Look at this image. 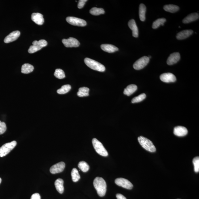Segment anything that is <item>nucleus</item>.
<instances>
[{
	"instance_id": "nucleus-18",
	"label": "nucleus",
	"mask_w": 199,
	"mask_h": 199,
	"mask_svg": "<svg viewBox=\"0 0 199 199\" xmlns=\"http://www.w3.org/2000/svg\"><path fill=\"white\" fill-rule=\"evenodd\" d=\"M101 48L104 51L109 53H113L118 51V48L111 44H103L101 46Z\"/></svg>"
},
{
	"instance_id": "nucleus-7",
	"label": "nucleus",
	"mask_w": 199,
	"mask_h": 199,
	"mask_svg": "<svg viewBox=\"0 0 199 199\" xmlns=\"http://www.w3.org/2000/svg\"><path fill=\"white\" fill-rule=\"evenodd\" d=\"M66 21L69 24L73 26L84 27L87 24L86 21L74 17H68L66 18Z\"/></svg>"
},
{
	"instance_id": "nucleus-22",
	"label": "nucleus",
	"mask_w": 199,
	"mask_h": 199,
	"mask_svg": "<svg viewBox=\"0 0 199 199\" xmlns=\"http://www.w3.org/2000/svg\"><path fill=\"white\" fill-rule=\"evenodd\" d=\"M146 6L143 4L141 3L139 7V16L140 19L142 22L145 20V13L146 12Z\"/></svg>"
},
{
	"instance_id": "nucleus-27",
	"label": "nucleus",
	"mask_w": 199,
	"mask_h": 199,
	"mask_svg": "<svg viewBox=\"0 0 199 199\" xmlns=\"http://www.w3.org/2000/svg\"><path fill=\"white\" fill-rule=\"evenodd\" d=\"M90 13L93 15L98 16L99 15L105 14V11L103 8L94 7L90 10Z\"/></svg>"
},
{
	"instance_id": "nucleus-23",
	"label": "nucleus",
	"mask_w": 199,
	"mask_h": 199,
	"mask_svg": "<svg viewBox=\"0 0 199 199\" xmlns=\"http://www.w3.org/2000/svg\"><path fill=\"white\" fill-rule=\"evenodd\" d=\"M34 69V67L32 65L29 63H25L22 66L21 72L23 73L28 74L32 72Z\"/></svg>"
},
{
	"instance_id": "nucleus-28",
	"label": "nucleus",
	"mask_w": 199,
	"mask_h": 199,
	"mask_svg": "<svg viewBox=\"0 0 199 199\" xmlns=\"http://www.w3.org/2000/svg\"><path fill=\"white\" fill-rule=\"evenodd\" d=\"M71 86L69 84H66L61 87V88L57 91V92L59 94H65L68 93L71 89Z\"/></svg>"
},
{
	"instance_id": "nucleus-8",
	"label": "nucleus",
	"mask_w": 199,
	"mask_h": 199,
	"mask_svg": "<svg viewBox=\"0 0 199 199\" xmlns=\"http://www.w3.org/2000/svg\"><path fill=\"white\" fill-rule=\"evenodd\" d=\"M115 182L117 185L127 189H132L133 187V185L131 182L128 180L122 178H119L116 179Z\"/></svg>"
},
{
	"instance_id": "nucleus-34",
	"label": "nucleus",
	"mask_w": 199,
	"mask_h": 199,
	"mask_svg": "<svg viewBox=\"0 0 199 199\" xmlns=\"http://www.w3.org/2000/svg\"><path fill=\"white\" fill-rule=\"evenodd\" d=\"M192 162L194 166L195 172L198 173L199 171V157L198 156L194 158Z\"/></svg>"
},
{
	"instance_id": "nucleus-2",
	"label": "nucleus",
	"mask_w": 199,
	"mask_h": 199,
	"mask_svg": "<svg viewBox=\"0 0 199 199\" xmlns=\"http://www.w3.org/2000/svg\"><path fill=\"white\" fill-rule=\"evenodd\" d=\"M84 63L87 66L94 70L99 72L105 71V67L103 65L92 59L86 58L84 59Z\"/></svg>"
},
{
	"instance_id": "nucleus-37",
	"label": "nucleus",
	"mask_w": 199,
	"mask_h": 199,
	"mask_svg": "<svg viewBox=\"0 0 199 199\" xmlns=\"http://www.w3.org/2000/svg\"><path fill=\"white\" fill-rule=\"evenodd\" d=\"M87 0H79V2H78V7L79 9H82L84 5L86 2H87Z\"/></svg>"
},
{
	"instance_id": "nucleus-19",
	"label": "nucleus",
	"mask_w": 199,
	"mask_h": 199,
	"mask_svg": "<svg viewBox=\"0 0 199 199\" xmlns=\"http://www.w3.org/2000/svg\"><path fill=\"white\" fill-rule=\"evenodd\" d=\"M199 18V14L197 13L190 14L184 19L183 22L185 24L190 23L198 20Z\"/></svg>"
},
{
	"instance_id": "nucleus-6",
	"label": "nucleus",
	"mask_w": 199,
	"mask_h": 199,
	"mask_svg": "<svg viewBox=\"0 0 199 199\" xmlns=\"http://www.w3.org/2000/svg\"><path fill=\"white\" fill-rule=\"evenodd\" d=\"M149 59L148 57L144 56L141 57L135 62L133 67L134 69L139 70L144 68L149 62Z\"/></svg>"
},
{
	"instance_id": "nucleus-30",
	"label": "nucleus",
	"mask_w": 199,
	"mask_h": 199,
	"mask_svg": "<svg viewBox=\"0 0 199 199\" xmlns=\"http://www.w3.org/2000/svg\"><path fill=\"white\" fill-rule=\"evenodd\" d=\"M79 168L83 172H86L89 169V166L86 162L84 161L80 162L78 165Z\"/></svg>"
},
{
	"instance_id": "nucleus-16",
	"label": "nucleus",
	"mask_w": 199,
	"mask_h": 199,
	"mask_svg": "<svg viewBox=\"0 0 199 199\" xmlns=\"http://www.w3.org/2000/svg\"><path fill=\"white\" fill-rule=\"evenodd\" d=\"M128 25L130 28L132 30L133 36L136 38L138 37V30L135 20L132 19L129 21Z\"/></svg>"
},
{
	"instance_id": "nucleus-4",
	"label": "nucleus",
	"mask_w": 199,
	"mask_h": 199,
	"mask_svg": "<svg viewBox=\"0 0 199 199\" xmlns=\"http://www.w3.org/2000/svg\"><path fill=\"white\" fill-rule=\"evenodd\" d=\"M92 143L95 151L97 153L103 156H107L108 153L102 143L96 138L92 140Z\"/></svg>"
},
{
	"instance_id": "nucleus-26",
	"label": "nucleus",
	"mask_w": 199,
	"mask_h": 199,
	"mask_svg": "<svg viewBox=\"0 0 199 199\" xmlns=\"http://www.w3.org/2000/svg\"><path fill=\"white\" fill-rule=\"evenodd\" d=\"M166 22V19L164 18L158 19L153 22L152 26V28L156 29L158 28L160 25L164 26V23Z\"/></svg>"
},
{
	"instance_id": "nucleus-17",
	"label": "nucleus",
	"mask_w": 199,
	"mask_h": 199,
	"mask_svg": "<svg viewBox=\"0 0 199 199\" xmlns=\"http://www.w3.org/2000/svg\"><path fill=\"white\" fill-rule=\"evenodd\" d=\"M193 33V31L191 30L182 31L177 34L176 38L179 40L185 39L192 35Z\"/></svg>"
},
{
	"instance_id": "nucleus-40",
	"label": "nucleus",
	"mask_w": 199,
	"mask_h": 199,
	"mask_svg": "<svg viewBox=\"0 0 199 199\" xmlns=\"http://www.w3.org/2000/svg\"><path fill=\"white\" fill-rule=\"evenodd\" d=\"M1 181H2V179L1 178H0V184H1Z\"/></svg>"
},
{
	"instance_id": "nucleus-39",
	"label": "nucleus",
	"mask_w": 199,
	"mask_h": 199,
	"mask_svg": "<svg viewBox=\"0 0 199 199\" xmlns=\"http://www.w3.org/2000/svg\"><path fill=\"white\" fill-rule=\"evenodd\" d=\"M116 197L117 199H127L125 196L120 194H118L116 195Z\"/></svg>"
},
{
	"instance_id": "nucleus-25",
	"label": "nucleus",
	"mask_w": 199,
	"mask_h": 199,
	"mask_svg": "<svg viewBox=\"0 0 199 199\" xmlns=\"http://www.w3.org/2000/svg\"><path fill=\"white\" fill-rule=\"evenodd\" d=\"M89 89L88 88L85 87L80 88L79 89V91L77 93V95L80 97L88 96H89Z\"/></svg>"
},
{
	"instance_id": "nucleus-11",
	"label": "nucleus",
	"mask_w": 199,
	"mask_h": 199,
	"mask_svg": "<svg viewBox=\"0 0 199 199\" xmlns=\"http://www.w3.org/2000/svg\"><path fill=\"white\" fill-rule=\"evenodd\" d=\"M160 78L162 82L165 83L174 82L176 80L175 75L171 73H163L160 76Z\"/></svg>"
},
{
	"instance_id": "nucleus-12",
	"label": "nucleus",
	"mask_w": 199,
	"mask_h": 199,
	"mask_svg": "<svg viewBox=\"0 0 199 199\" xmlns=\"http://www.w3.org/2000/svg\"><path fill=\"white\" fill-rule=\"evenodd\" d=\"M20 35V33L19 31H15L12 32L5 37L4 41L6 43H11L17 39L19 37Z\"/></svg>"
},
{
	"instance_id": "nucleus-31",
	"label": "nucleus",
	"mask_w": 199,
	"mask_h": 199,
	"mask_svg": "<svg viewBox=\"0 0 199 199\" xmlns=\"http://www.w3.org/2000/svg\"><path fill=\"white\" fill-rule=\"evenodd\" d=\"M54 75L55 77L59 79H62L65 77L64 72L60 69H56Z\"/></svg>"
},
{
	"instance_id": "nucleus-3",
	"label": "nucleus",
	"mask_w": 199,
	"mask_h": 199,
	"mask_svg": "<svg viewBox=\"0 0 199 199\" xmlns=\"http://www.w3.org/2000/svg\"><path fill=\"white\" fill-rule=\"evenodd\" d=\"M140 144L143 148L148 151L154 152L156 151V148L152 142L146 137L140 136L138 137Z\"/></svg>"
},
{
	"instance_id": "nucleus-13",
	"label": "nucleus",
	"mask_w": 199,
	"mask_h": 199,
	"mask_svg": "<svg viewBox=\"0 0 199 199\" xmlns=\"http://www.w3.org/2000/svg\"><path fill=\"white\" fill-rule=\"evenodd\" d=\"M180 59V55L179 52H174L170 55L167 60V63L168 65H171L175 64Z\"/></svg>"
},
{
	"instance_id": "nucleus-38",
	"label": "nucleus",
	"mask_w": 199,
	"mask_h": 199,
	"mask_svg": "<svg viewBox=\"0 0 199 199\" xmlns=\"http://www.w3.org/2000/svg\"><path fill=\"white\" fill-rule=\"evenodd\" d=\"M30 199H41V196L39 193H35L32 195Z\"/></svg>"
},
{
	"instance_id": "nucleus-15",
	"label": "nucleus",
	"mask_w": 199,
	"mask_h": 199,
	"mask_svg": "<svg viewBox=\"0 0 199 199\" xmlns=\"http://www.w3.org/2000/svg\"><path fill=\"white\" fill-rule=\"evenodd\" d=\"M31 19L36 24L39 25H42L44 24V20L43 16L39 13H34L31 15Z\"/></svg>"
},
{
	"instance_id": "nucleus-21",
	"label": "nucleus",
	"mask_w": 199,
	"mask_h": 199,
	"mask_svg": "<svg viewBox=\"0 0 199 199\" xmlns=\"http://www.w3.org/2000/svg\"><path fill=\"white\" fill-rule=\"evenodd\" d=\"M137 89V86L134 84H131L128 85L125 89L124 94L127 96H130Z\"/></svg>"
},
{
	"instance_id": "nucleus-32",
	"label": "nucleus",
	"mask_w": 199,
	"mask_h": 199,
	"mask_svg": "<svg viewBox=\"0 0 199 199\" xmlns=\"http://www.w3.org/2000/svg\"><path fill=\"white\" fill-rule=\"evenodd\" d=\"M146 95L145 94H142L136 97H135L132 100L133 103L141 102L146 98Z\"/></svg>"
},
{
	"instance_id": "nucleus-9",
	"label": "nucleus",
	"mask_w": 199,
	"mask_h": 199,
	"mask_svg": "<svg viewBox=\"0 0 199 199\" xmlns=\"http://www.w3.org/2000/svg\"><path fill=\"white\" fill-rule=\"evenodd\" d=\"M62 42L66 47H77L80 45V43L77 39L70 37L67 39H63Z\"/></svg>"
},
{
	"instance_id": "nucleus-5",
	"label": "nucleus",
	"mask_w": 199,
	"mask_h": 199,
	"mask_svg": "<svg viewBox=\"0 0 199 199\" xmlns=\"http://www.w3.org/2000/svg\"><path fill=\"white\" fill-rule=\"evenodd\" d=\"M17 145L16 141H13L11 142L5 144L0 148V157H3L11 152Z\"/></svg>"
},
{
	"instance_id": "nucleus-20",
	"label": "nucleus",
	"mask_w": 199,
	"mask_h": 199,
	"mask_svg": "<svg viewBox=\"0 0 199 199\" xmlns=\"http://www.w3.org/2000/svg\"><path fill=\"white\" fill-rule=\"evenodd\" d=\"M63 180L61 179H57L55 182V186L56 189L59 193L62 194L64 192V187H63Z\"/></svg>"
},
{
	"instance_id": "nucleus-41",
	"label": "nucleus",
	"mask_w": 199,
	"mask_h": 199,
	"mask_svg": "<svg viewBox=\"0 0 199 199\" xmlns=\"http://www.w3.org/2000/svg\"></svg>"
},
{
	"instance_id": "nucleus-36",
	"label": "nucleus",
	"mask_w": 199,
	"mask_h": 199,
	"mask_svg": "<svg viewBox=\"0 0 199 199\" xmlns=\"http://www.w3.org/2000/svg\"><path fill=\"white\" fill-rule=\"evenodd\" d=\"M7 128L5 122H1L0 121V135L3 134L5 133Z\"/></svg>"
},
{
	"instance_id": "nucleus-24",
	"label": "nucleus",
	"mask_w": 199,
	"mask_h": 199,
	"mask_svg": "<svg viewBox=\"0 0 199 199\" xmlns=\"http://www.w3.org/2000/svg\"><path fill=\"white\" fill-rule=\"evenodd\" d=\"M164 9L166 11L174 13L178 11L179 10V7L177 5H165Z\"/></svg>"
},
{
	"instance_id": "nucleus-35",
	"label": "nucleus",
	"mask_w": 199,
	"mask_h": 199,
	"mask_svg": "<svg viewBox=\"0 0 199 199\" xmlns=\"http://www.w3.org/2000/svg\"><path fill=\"white\" fill-rule=\"evenodd\" d=\"M42 48L38 45L31 46L30 47L28 50L29 53L33 54L34 53L37 52L38 51L41 50Z\"/></svg>"
},
{
	"instance_id": "nucleus-33",
	"label": "nucleus",
	"mask_w": 199,
	"mask_h": 199,
	"mask_svg": "<svg viewBox=\"0 0 199 199\" xmlns=\"http://www.w3.org/2000/svg\"><path fill=\"white\" fill-rule=\"evenodd\" d=\"M47 42L44 40H41L39 41H35L33 42V45H38L43 48L47 45Z\"/></svg>"
},
{
	"instance_id": "nucleus-10",
	"label": "nucleus",
	"mask_w": 199,
	"mask_h": 199,
	"mask_svg": "<svg viewBox=\"0 0 199 199\" xmlns=\"http://www.w3.org/2000/svg\"><path fill=\"white\" fill-rule=\"evenodd\" d=\"M65 166V164L63 162H61L57 163L50 168V172L53 174L62 172L64 170Z\"/></svg>"
},
{
	"instance_id": "nucleus-1",
	"label": "nucleus",
	"mask_w": 199,
	"mask_h": 199,
	"mask_svg": "<svg viewBox=\"0 0 199 199\" xmlns=\"http://www.w3.org/2000/svg\"><path fill=\"white\" fill-rule=\"evenodd\" d=\"M94 185L99 196L102 197L105 195L107 190V185L102 178L96 177L94 181Z\"/></svg>"
},
{
	"instance_id": "nucleus-14",
	"label": "nucleus",
	"mask_w": 199,
	"mask_h": 199,
	"mask_svg": "<svg viewBox=\"0 0 199 199\" xmlns=\"http://www.w3.org/2000/svg\"><path fill=\"white\" fill-rule=\"evenodd\" d=\"M174 134L178 137H184L188 134L187 129L185 127L177 126L174 129Z\"/></svg>"
},
{
	"instance_id": "nucleus-29",
	"label": "nucleus",
	"mask_w": 199,
	"mask_h": 199,
	"mask_svg": "<svg viewBox=\"0 0 199 199\" xmlns=\"http://www.w3.org/2000/svg\"><path fill=\"white\" fill-rule=\"evenodd\" d=\"M72 180L74 182H77L80 179V175L77 169L73 168L71 171Z\"/></svg>"
}]
</instances>
